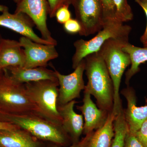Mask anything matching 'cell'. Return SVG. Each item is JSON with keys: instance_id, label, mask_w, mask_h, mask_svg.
Listing matches in <instances>:
<instances>
[{"instance_id": "obj_4", "label": "cell", "mask_w": 147, "mask_h": 147, "mask_svg": "<svg viewBox=\"0 0 147 147\" xmlns=\"http://www.w3.org/2000/svg\"><path fill=\"white\" fill-rule=\"evenodd\" d=\"M37 115L61 126L58 109V81L44 80L24 84Z\"/></svg>"}, {"instance_id": "obj_16", "label": "cell", "mask_w": 147, "mask_h": 147, "mask_svg": "<svg viewBox=\"0 0 147 147\" xmlns=\"http://www.w3.org/2000/svg\"><path fill=\"white\" fill-rule=\"evenodd\" d=\"M122 93L127 102V108L124 112L125 117L129 130L133 133L147 119V105L141 107L137 106L135 94L131 88L123 89Z\"/></svg>"}, {"instance_id": "obj_2", "label": "cell", "mask_w": 147, "mask_h": 147, "mask_svg": "<svg viewBox=\"0 0 147 147\" xmlns=\"http://www.w3.org/2000/svg\"><path fill=\"white\" fill-rule=\"evenodd\" d=\"M0 121L15 125L38 139L59 145L66 142L65 132L61 125L36 113L15 114L0 110Z\"/></svg>"}, {"instance_id": "obj_31", "label": "cell", "mask_w": 147, "mask_h": 147, "mask_svg": "<svg viewBox=\"0 0 147 147\" xmlns=\"http://www.w3.org/2000/svg\"><path fill=\"white\" fill-rule=\"evenodd\" d=\"M7 10H9V9L7 7L3 5L0 4V12L3 13V12Z\"/></svg>"}, {"instance_id": "obj_24", "label": "cell", "mask_w": 147, "mask_h": 147, "mask_svg": "<svg viewBox=\"0 0 147 147\" xmlns=\"http://www.w3.org/2000/svg\"><path fill=\"white\" fill-rule=\"evenodd\" d=\"M69 7V6H64L58 9L56 11L55 17L58 23L64 24L71 18V13Z\"/></svg>"}, {"instance_id": "obj_18", "label": "cell", "mask_w": 147, "mask_h": 147, "mask_svg": "<svg viewBox=\"0 0 147 147\" xmlns=\"http://www.w3.org/2000/svg\"><path fill=\"white\" fill-rule=\"evenodd\" d=\"M116 115L112 110L103 125L92 133L86 147H111L114 135V123Z\"/></svg>"}, {"instance_id": "obj_23", "label": "cell", "mask_w": 147, "mask_h": 147, "mask_svg": "<svg viewBox=\"0 0 147 147\" xmlns=\"http://www.w3.org/2000/svg\"><path fill=\"white\" fill-rule=\"evenodd\" d=\"M73 0H47L48 3L49 13L50 18L55 17L56 11L60 7L64 6L72 5Z\"/></svg>"}, {"instance_id": "obj_11", "label": "cell", "mask_w": 147, "mask_h": 147, "mask_svg": "<svg viewBox=\"0 0 147 147\" xmlns=\"http://www.w3.org/2000/svg\"><path fill=\"white\" fill-rule=\"evenodd\" d=\"M34 26L31 19L24 13H11L7 10L0 14V26L11 30L35 42L45 45H53L35 33L33 30Z\"/></svg>"}, {"instance_id": "obj_3", "label": "cell", "mask_w": 147, "mask_h": 147, "mask_svg": "<svg viewBox=\"0 0 147 147\" xmlns=\"http://www.w3.org/2000/svg\"><path fill=\"white\" fill-rule=\"evenodd\" d=\"M129 40L110 38L106 40L98 51L105 62L113 81L114 100L112 111L117 115L122 110L119 96L122 77L127 67L131 64L130 56L123 50Z\"/></svg>"}, {"instance_id": "obj_27", "label": "cell", "mask_w": 147, "mask_h": 147, "mask_svg": "<svg viewBox=\"0 0 147 147\" xmlns=\"http://www.w3.org/2000/svg\"><path fill=\"white\" fill-rule=\"evenodd\" d=\"M123 147H145L136 137L129 131L125 139Z\"/></svg>"}, {"instance_id": "obj_10", "label": "cell", "mask_w": 147, "mask_h": 147, "mask_svg": "<svg viewBox=\"0 0 147 147\" xmlns=\"http://www.w3.org/2000/svg\"><path fill=\"white\" fill-rule=\"evenodd\" d=\"M18 41L24 48L26 57L24 67L26 68L46 67L49 61L59 57L56 45L40 44L23 36Z\"/></svg>"}, {"instance_id": "obj_25", "label": "cell", "mask_w": 147, "mask_h": 147, "mask_svg": "<svg viewBox=\"0 0 147 147\" xmlns=\"http://www.w3.org/2000/svg\"><path fill=\"white\" fill-rule=\"evenodd\" d=\"M63 25L64 30L69 34H79L82 29L80 23L76 18H71Z\"/></svg>"}, {"instance_id": "obj_5", "label": "cell", "mask_w": 147, "mask_h": 147, "mask_svg": "<svg viewBox=\"0 0 147 147\" xmlns=\"http://www.w3.org/2000/svg\"><path fill=\"white\" fill-rule=\"evenodd\" d=\"M130 26L118 21L106 22L95 36L89 40H77L74 43L75 51L72 58V68L75 69L87 56L98 52L105 41L110 38L129 40Z\"/></svg>"}, {"instance_id": "obj_7", "label": "cell", "mask_w": 147, "mask_h": 147, "mask_svg": "<svg viewBox=\"0 0 147 147\" xmlns=\"http://www.w3.org/2000/svg\"><path fill=\"white\" fill-rule=\"evenodd\" d=\"M76 19L81 25V36H88L103 28L102 6L100 0H73Z\"/></svg>"}, {"instance_id": "obj_29", "label": "cell", "mask_w": 147, "mask_h": 147, "mask_svg": "<svg viewBox=\"0 0 147 147\" xmlns=\"http://www.w3.org/2000/svg\"><path fill=\"white\" fill-rule=\"evenodd\" d=\"M92 132L90 133V134L86 135V137L82 139V141H80V142L79 141V142H76V143H73V144L71 145V146L67 147H86L87 144H88V142L90 137L91 135Z\"/></svg>"}, {"instance_id": "obj_14", "label": "cell", "mask_w": 147, "mask_h": 147, "mask_svg": "<svg viewBox=\"0 0 147 147\" xmlns=\"http://www.w3.org/2000/svg\"><path fill=\"white\" fill-rule=\"evenodd\" d=\"M91 95L89 93L84 91L83 105L77 106V109L82 112L84 117L83 132L86 135L103 125L108 115L106 111L97 108L91 98Z\"/></svg>"}, {"instance_id": "obj_26", "label": "cell", "mask_w": 147, "mask_h": 147, "mask_svg": "<svg viewBox=\"0 0 147 147\" xmlns=\"http://www.w3.org/2000/svg\"><path fill=\"white\" fill-rule=\"evenodd\" d=\"M132 134L145 147H147V119L142 124L137 131Z\"/></svg>"}, {"instance_id": "obj_33", "label": "cell", "mask_w": 147, "mask_h": 147, "mask_svg": "<svg viewBox=\"0 0 147 147\" xmlns=\"http://www.w3.org/2000/svg\"><path fill=\"white\" fill-rule=\"evenodd\" d=\"M143 44H144V46H147V41H146V42H144V43H143Z\"/></svg>"}, {"instance_id": "obj_8", "label": "cell", "mask_w": 147, "mask_h": 147, "mask_svg": "<svg viewBox=\"0 0 147 147\" xmlns=\"http://www.w3.org/2000/svg\"><path fill=\"white\" fill-rule=\"evenodd\" d=\"M14 13H23L29 16L40 32L41 38L53 45H57V40L52 37L47 27L49 8L47 0H21L17 4Z\"/></svg>"}, {"instance_id": "obj_19", "label": "cell", "mask_w": 147, "mask_h": 147, "mask_svg": "<svg viewBox=\"0 0 147 147\" xmlns=\"http://www.w3.org/2000/svg\"><path fill=\"white\" fill-rule=\"evenodd\" d=\"M122 49L131 59V67L125 74V83L128 84L131 78L139 71L140 65L147 61V46L137 47L128 42L124 44Z\"/></svg>"}, {"instance_id": "obj_30", "label": "cell", "mask_w": 147, "mask_h": 147, "mask_svg": "<svg viewBox=\"0 0 147 147\" xmlns=\"http://www.w3.org/2000/svg\"><path fill=\"white\" fill-rule=\"evenodd\" d=\"M18 128L16 125L10 123L0 121V130H11Z\"/></svg>"}, {"instance_id": "obj_20", "label": "cell", "mask_w": 147, "mask_h": 147, "mask_svg": "<svg viewBox=\"0 0 147 147\" xmlns=\"http://www.w3.org/2000/svg\"><path fill=\"white\" fill-rule=\"evenodd\" d=\"M115 135L111 147H123L125 139L129 128L123 110L116 116L114 123Z\"/></svg>"}, {"instance_id": "obj_13", "label": "cell", "mask_w": 147, "mask_h": 147, "mask_svg": "<svg viewBox=\"0 0 147 147\" xmlns=\"http://www.w3.org/2000/svg\"><path fill=\"white\" fill-rule=\"evenodd\" d=\"M75 103V100H73L65 105L58 106L62 119V128L65 132L70 135L74 143L79 142L84 128L83 116L77 114L74 110Z\"/></svg>"}, {"instance_id": "obj_6", "label": "cell", "mask_w": 147, "mask_h": 147, "mask_svg": "<svg viewBox=\"0 0 147 147\" xmlns=\"http://www.w3.org/2000/svg\"><path fill=\"white\" fill-rule=\"evenodd\" d=\"M0 110L11 113H35L24 84L13 81L5 70L0 72Z\"/></svg>"}, {"instance_id": "obj_32", "label": "cell", "mask_w": 147, "mask_h": 147, "mask_svg": "<svg viewBox=\"0 0 147 147\" xmlns=\"http://www.w3.org/2000/svg\"><path fill=\"white\" fill-rule=\"evenodd\" d=\"M13 1L14 2L17 3V4H18V3L21 1V0H13Z\"/></svg>"}, {"instance_id": "obj_1", "label": "cell", "mask_w": 147, "mask_h": 147, "mask_svg": "<svg viewBox=\"0 0 147 147\" xmlns=\"http://www.w3.org/2000/svg\"><path fill=\"white\" fill-rule=\"evenodd\" d=\"M84 59L88 80L84 91L95 98L100 109L110 112L113 108L114 87L105 62L98 51Z\"/></svg>"}, {"instance_id": "obj_35", "label": "cell", "mask_w": 147, "mask_h": 147, "mask_svg": "<svg viewBox=\"0 0 147 147\" xmlns=\"http://www.w3.org/2000/svg\"><path fill=\"white\" fill-rule=\"evenodd\" d=\"M145 1H147V0H145Z\"/></svg>"}, {"instance_id": "obj_28", "label": "cell", "mask_w": 147, "mask_h": 147, "mask_svg": "<svg viewBox=\"0 0 147 147\" xmlns=\"http://www.w3.org/2000/svg\"><path fill=\"white\" fill-rule=\"evenodd\" d=\"M135 1L144 10L147 19V1L145 0H135ZM140 40L143 44L147 41V23L146 30L144 32V34L141 36Z\"/></svg>"}, {"instance_id": "obj_22", "label": "cell", "mask_w": 147, "mask_h": 147, "mask_svg": "<svg viewBox=\"0 0 147 147\" xmlns=\"http://www.w3.org/2000/svg\"><path fill=\"white\" fill-rule=\"evenodd\" d=\"M102 6L103 24L106 22L118 21L113 0H100Z\"/></svg>"}, {"instance_id": "obj_15", "label": "cell", "mask_w": 147, "mask_h": 147, "mask_svg": "<svg viewBox=\"0 0 147 147\" xmlns=\"http://www.w3.org/2000/svg\"><path fill=\"white\" fill-rule=\"evenodd\" d=\"M25 53L19 41L2 38L0 41V71L10 67H24Z\"/></svg>"}, {"instance_id": "obj_21", "label": "cell", "mask_w": 147, "mask_h": 147, "mask_svg": "<svg viewBox=\"0 0 147 147\" xmlns=\"http://www.w3.org/2000/svg\"><path fill=\"white\" fill-rule=\"evenodd\" d=\"M118 21L124 23L133 19L134 15L127 0H113Z\"/></svg>"}, {"instance_id": "obj_9", "label": "cell", "mask_w": 147, "mask_h": 147, "mask_svg": "<svg viewBox=\"0 0 147 147\" xmlns=\"http://www.w3.org/2000/svg\"><path fill=\"white\" fill-rule=\"evenodd\" d=\"M85 70V61L83 59L74 69L73 72L64 75L54 69L59 86L58 104L63 105L80 97V92L84 90L83 75Z\"/></svg>"}, {"instance_id": "obj_17", "label": "cell", "mask_w": 147, "mask_h": 147, "mask_svg": "<svg viewBox=\"0 0 147 147\" xmlns=\"http://www.w3.org/2000/svg\"><path fill=\"white\" fill-rule=\"evenodd\" d=\"M33 136L20 128L0 130V147H40Z\"/></svg>"}, {"instance_id": "obj_34", "label": "cell", "mask_w": 147, "mask_h": 147, "mask_svg": "<svg viewBox=\"0 0 147 147\" xmlns=\"http://www.w3.org/2000/svg\"><path fill=\"white\" fill-rule=\"evenodd\" d=\"M2 38H3L2 37V36H1V33H0V41H1V40ZM1 71H0V72H1Z\"/></svg>"}, {"instance_id": "obj_12", "label": "cell", "mask_w": 147, "mask_h": 147, "mask_svg": "<svg viewBox=\"0 0 147 147\" xmlns=\"http://www.w3.org/2000/svg\"><path fill=\"white\" fill-rule=\"evenodd\" d=\"M14 82L19 84L44 80L58 81L55 71L45 67L26 68L10 67L3 69Z\"/></svg>"}]
</instances>
